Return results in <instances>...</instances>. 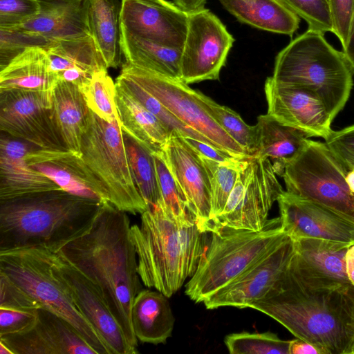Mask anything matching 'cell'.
<instances>
[{
  "label": "cell",
  "mask_w": 354,
  "mask_h": 354,
  "mask_svg": "<svg viewBox=\"0 0 354 354\" xmlns=\"http://www.w3.org/2000/svg\"><path fill=\"white\" fill-rule=\"evenodd\" d=\"M115 85V104L122 129L153 153L161 152L171 137L167 129L131 94Z\"/></svg>",
  "instance_id": "4dcf8cb0"
},
{
  "label": "cell",
  "mask_w": 354,
  "mask_h": 354,
  "mask_svg": "<svg viewBox=\"0 0 354 354\" xmlns=\"http://www.w3.org/2000/svg\"><path fill=\"white\" fill-rule=\"evenodd\" d=\"M325 143L348 171L354 167V124L333 131Z\"/></svg>",
  "instance_id": "bcb514c9"
},
{
  "label": "cell",
  "mask_w": 354,
  "mask_h": 354,
  "mask_svg": "<svg viewBox=\"0 0 354 354\" xmlns=\"http://www.w3.org/2000/svg\"><path fill=\"white\" fill-rule=\"evenodd\" d=\"M0 342L13 354H96L70 323L43 308L30 329L0 336Z\"/></svg>",
  "instance_id": "ffe728a7"
},
{
  "label": "cell",
  "mask_w": 354,
  "mask_h": 354,
  "mask_svg": "<svg viewBox=\"0 0 354 354\" xmlns=\"http://www.w3.org/2000/svg\"><path fill=\"white\" fill-rule=\"evenodd\" d=\"M342 51L354 72V10L347 42Z\"/></svg>",
  "instance_id": "816d5d0a"
},
{
  "label": "cell",
  "mask_w": 354,
  "mask_h": 354,
  "mask_svg": "<svg viewBox=\"0 0 354 354\" xmlns=\"http://www.w3.org/2000/svg\"><path fill=\"white\" fill-rule=\"evenodd\" d=\"M37 318L38 309L0 307V336L23 333L30 329Z\"/></svg>",
  "instance_id": "f6af8a7d"
},
{
  "label": "cell",
  "mask_w": 354,
  "mask_h": 354,
  "mask_svg": "<svg viewBox=\"0 0 354 354\" xmlns=\"http://www.w3.org/2000/svg\"><path fill=\"white\" fill-rule=\"evenodd\" d=\"M174 1L183 11L190 13L205 8L207 0H174Z\"/></svg>",
  "instance_id": "db71d44e"
},
{
  "label": "cell",
  "mask_w": 354,
  "mask_h": 354,
  "mask_svg": "<svg viewBox=\"0 0 354 354\" xmlns=\"http://www.w3.org/2000/svg\"><path fill=\"white\" fill-rule=\"evenodd\" d=\"M348 170L325 142L309 140L285 167L286 191L330 208L354 221V195L346 181Z\"/></svg>",
  "instance_id": "9c48e42d"
},
{
  "label": "cell",
  "mask_w": 354,
  "mask_h": 354,
  "mask_svg": "<svg viewBox=\"0 0 354 354\" xmlns=\"http://www.w3.org/2000/svg\"><path fill=\"white\" fill-rule=\"evenodd\" d=\"M199 156L209 177L211 216L214 226L216 220L223 212L235 185L243 158L223 162L201 155Z\"/></svg>",
  "instance_id": "d590c367"
},
{
  "label": "cell",
  "mask_w": 354,
  "mask_h": 354,
  "mask_svg": "<svg viewBox=\"0 0 354 354\" xmlns=\"http://www.w3.org/2000/svg\"><path fill=\"white\" fill-rule=\"evenodd\" d=\"M153 155L161 196L160 204L175 220L176 224L185 223L194 217L188 210L183 192L172 176L161 154L153 153Z\"/></svg>",
  "instance_id": "74e56055"
},
{
  "label": "cell",
  "mask_w": 354,
  "mask_h": 354,
  "mask_svg": "<svg viewBox=\"0 0 354 354\" xmlns=\"http://www.w3.org/2000/svg\"><path fill=\"white\" fill-rule=\"evenodd\" d=\"M39 0H0V28L12 29L36 17Z\"/></svg>",
  "instance_id": "ee69618b"
},
{
  "label": "cell",
  "mask_w": 354,
  "mask_h": 354,
  "mask_svg": "<svg viewBox=\"0 0 354 354\" xmlns=\"http://www.w3.org/2000/svg\"><path fill=\"white\" fill-rule=\"evenodd\" d=\"M347 274L350 283L348 294L354 301V245L349 248L346 255Z\"/></svg>",
  "instance_id": "f5cc1de1"
},
{
  "label": "cell",
  "mask_w": 354,
  "mask_h": 354,
  "mask_svg": "<svg viewBox=\"0 0 354 354\" xmlns=\"http://www.w3.org/2000/svg\"><path fill=\"white\" fill-rule=\"evenodd\" d=\"M183 138L198 154L213 159L216 161L225 162L237 158H242L236 156L228 151L216 148L200 140L190 138Z\"/></svg>",
  "instance_id": "681fc988"
},
{
  "label": "cell",
  "mask_w": 354,
  "mask_h": 354,
  "mask_svg": "<svg viewBox=\"0 0 354 354\" xmlns=\"http://www.w3.org/2000/svg\"><path fill=\"white\" fill-rule=\"evenodd\" d=\"M209 234L198 266L185 286V294L196 303L235 279L287 236L280 216L268 220L259 231L216 226Z\"/></svg>",
  "instance_id": "5b68a950"
},
{
  "label": "cell",
  "mask_w": 354,
  "mask_h": 354,
  "mask_svg": "<svg viewBox=\"0 0 354 354\" xmlns=\"http://www.w3.org/2000/svg\"><path fill=\"white\" fill-rule=\"evenodd\" d=\"M126 212L103 201L91 227L57 253L99 290L131 347L138 353L131 308L142 290Z\"/></svg>",
  "instance_id": "6da1fadb"
},
{
  "label": "cell",
  "mask_w": 354,
  "mask_h": 354,
  "mask_svg": "<svg viewBox=\"0 0 354 354\" xmlns=\"http://www.w3.org/2000/svg\"><path fill=\"white\" fill-rule=\"evenodd\" d=\"M58 83L44 47L32 46L0 70V92L23 90L53 96Z\"/></svg>",
  "instance_id": "484cf974"
},
{
  "label": "cell",
  "mask_w": 354,
  "mask_h": 354,
  "mask_svg": "<svg viewBox=\"0 0 354 354\" xmlns=\"http://www.w3.org/2000/svg\"><path fill=\"white\" fill-rule=\"evenodd\" d=\"M122 29L153 44L183 48L188 13L166 0H122L120 9Z\"/></svg>",
  "instance_id": "2e32d148"
},
{
  "label": "cell",
  "mask_w": 354,
  "mask_h": 354,
  "mask_svg": "<svg viewBox=\"0 0 354 354\" xmlns=\"http://www.w3.org/2000/svg\"><path fill=\"white\" fill-rule=\"evenodd\" d=\"M88 108L108 122L119 119L115 104L116 85L107 69L95 73L82 91Z\"/></svg>",
  "instance_id": "f35d334b"
},
{
  "label": "cell",
  "mask_w": 354,
  "mask_h": 354,
  "mask_svg": "<svg viewBox=\"0 0 354 354\" xmlns=\"http://www.w3.org/2000/svg\"><path fill=\"white\" fill-rule=\"evenodd\" d=\"M224 342L231 354H289L290 341L271 332L232 333Z\"/></svg>",
  "instance_id": "ab89813d"
},
{
  "label": "cell",
  "mask_w": 354,
  "mask_h": 354,
  "mask_svg": "<svg viewBox=\"0 0 354 354\" xmlns=\"http://www.w3.org/2000/svg\"><path fill=\"white\" fill-rule=\"evenodd\" d=\"M50 42L45 38L18 29L0 28V69L32 46L45 48Z\"/></svg>",
  "instance_id": "7bdbcfd3"
},
{
  "label": "cell",
  "mask_w": 354,
  "mask_h": 354,
  "mask_svg": "<svg viewBox=\"0 0 354 354\" xmlns=\"http://www.w3.org/2000/svg\"><path fill=\"white\" fill-rule=\"evenodd\" d=\"M90 35L102 55L107 68L121 62L120 10L113 0H86Z\"/></svg>",
  "instance_id": "1f68e13d"
},
{
  "label": "cell",
  "mask_w": 354,
  "mask_h": 354,
  "mask_svg": "<svg viewBox=\"0 0 354 354\" xmlns=\"http://www.w3.org/2000/svg\"><path fill=\"white\" fill-rule=\"evenodd\" d=\"M0 130L40 149L68 150L55 122L53 96L47 93L0 92Z\"/></svg>",
  "instance_id": "4fadbf2b"
},
{
  "label": "cell",
  "mask_w": 354,
  "mask_h": 354,
  "mask_svg": "<svg viewBox=\"0 0 354 354\" xmlns=\"http://www.w3.org/2000/svg\"><path fill=\"white\" fill-rule=\"evenodd\" d=\"M333 22V34L339 40L342 49L346 46L353 13L354 0H328Z\"/></svg>",
  "instance_id": "7dc6e473"
},
{
  "label": "cell",
  "mask_w": 354,
  "mask_h": 354,
  "mask_svg": "<svg viewBox=\"0 0 354 354\" xmlns=\"http://www.w3.org/2000/svg\"><path fill=\"white\" fill-rule=\"evenodd\" d=\"M289 354H320L319 350L310 343L296 338L290 341Z\"/></svg>",
  "instance_id": "f907efd6"
},
{
  "label": "cell",
  "mask_w": 354,
  "mask_h": 354,
  "mask_svg": "<svg viewBox=\"0 0 354 354\" xmlns=\"http://www.w3.org/2000/svg\"><path fill=\"white\" fill-rule=\"evenodd\" d=\"M267 113L279 122L324 140L333 130L331 118L322 101L310 91L275 82L271 77L264 86Z\"/></svg>",
  "instance_id": "d6986e66"
},
{
  "label": "cell",
  "mask_w": 354,
  "mask_h": 354,
  "mask_svg": "<svg viewBox=\"0 0 354 354\" xmlns=\"http://www.w3.org/2000/svg\"><path fill=\"white\" fill-rule=\"evenodd\" d=\"M129 234L140 280L169 298L185 281L175 220L158 203L141 214L140 224L131 225Z\"/></svg>",
  "instance_id": "ba28073f"
},
{
  "label": "cell",
  "mask_w": 354,
  "mask_h": 354,
  "mask_svg": "<svg viewBox=\"0 0 354 354\" xmlns=\"http://www.w3.org/2000/svg\"><path fill=\"white\" fill-rule=\"evenodd\" d=\"M79 158L102 201L133 214L147 209L132 176L119 119L108 122L89 109Z\"/></svg>",
  "instance_id": "52a82bcc"
},
{
  "label": "cell",
  "mask_w": 354,
  "mask_h": 354,
  "mask_svg": "<svg viewBox=\"0 0 354 354\" xmlns=\"http://www.w3.org/2000/svg\"><path fill=\"white\" fill-rule=\"evenodd\" d=\"M115 83L156 115L167 129L171 137L190 138L218 148L209 140L180 121L155 97L133 80L120 74Z\"/></svg>",
  "instance_id": "e575fe53"
},
{
  "label": "cell",
  "mask_w": 354,
  "mask_h": 354,
  "mask_svg": "<svg viewBox=\"0 0 354 354\" xmlns=\"http://www.w3.org/2000/svg\"><path fill=\"white\" fill-rule=\"evenodd\" d=\"M37 147L1 132L0 139V201L27 194L62 189L32 168L26 154Z\"/></svg>",
  "instance_id": "7402d4cb"
},
{
  "label": "cell",
  "mask_w": 354,
  "mask_h": 354,
  "mask_svg": "<svg viewBox=\"0 0 354 354\" xmlns=\"http://www.w3.org/2000/svg\"><path fill=\"white\" fill-rule=\"evenodd\" d=\"M346 181L349 189L354 195V167L347 171Z\"/></svg>",
  "instance_id": "11a10c76"
},
{
  "label": "cell",
  "mask_w": 354,
  "mask_h": 354,
  "mask_svg": "<svg viewBox=\"0 0 354 354\" xmlns=\"http://www.w3.org/2000/svg\"><path fill=\"white\" fill-rule=\"evenodd\" d=\"M54 253L41 246L0 251V274L39 308L70 323L96 354H109L107 347L79 311L65 283L55 272Z\"/></svg>",
  "instance_id": "8992f818"
},
{
  "label": "cell",
  "mask_w": 354,
  "mask_h": 354,
  "mask_svg": "<svg viewBox=\"0 0 354 354\" xmlns=\"http://www.w3.org/2000/svg\"><path fill=\"white\" fill-rule=\"evenodd\" d=\"M122 131L132 176L147 209L151 208L161 202L153 153L127 132Z\"/></svg>",
  "instance_id": "836d02e7"
},
{
  "label": "cell",
  "mask_w": 354,
  "mask_h": 354,
  "mask_svg": "<svg viewBox=\"0 0 354 354\" xmlns=\"http://www.w3.org/2000/svg\"><path fill=\"white\" fill-rule=\"evenodd\" d=\"M239 21L252 27L292 37L300 18L280 0H218Z\"/></svg>",
  "instance_id": "f546056e"
},
{
  "label": "cell",
  "mask_w": 354,
  "mask_h": 354,
  "mask_svg": "<svg viewBox=\"0 0 354 354\" xmlns=\"http://www.w3.org/2000/svg\"><path fill=\"white\" fill-rule=\"evenodd\" d=\"M299 18L308 29L322 33L333 32V22L328 0H280Z\"/></svg>",
  "instance_id": "b9f144b4"
},
{
  "label": "cell",
  "mask_w": 354,
  "mask_h": 354,
  "mask_svg": "<svg viewBox=\"0 0 354 354\" xmlns=\"http://www.w3.org/2000/svg\"><path fill=\"white\" fill-rule=\"evenodd\" d=\"M160 153L183 192L188 210L198 229L210 232L214 227L211 216L210 185L199 155L179 137H170Z\"/></svg>",
  "instance_id": "ac0fdd59"
},
{
  "label": "cell",
  "mask_w": 354,
  "mask_h": 354,
  "mask_svg": "<svg viewBox=\"0 0 354 354\" xmlns=\"http://www.w3.org/2000/svg\"><path fill=\"white\" fill-rule=\"evenodd\" d=\"M258 144L255 156L271 162L277 175L306 146L310 139L304 132L286 125L270 115H261L255 124Z\"/></svg>",
  "instance_id": "4316f807"
},
{
  "label": "cell",
  "mask_w": 354,
  "mask_h": 354,
  "mask_svg": "<svg viewBox=\"0 0 354 354\" xmlns=\"http://www.w3.org/2000/svg\"><path fill=\"white\" fill-rule=\"evenodd\" d=\"M284 191L270 160L255 156L243 158L235 185L214 227L262 230L273 203Z\"/></svg>",
  "instance_id": "8fae6325"
},
{
  "label": "cell",
  "mask_w": 354,
  "mask_h": 354,
  "mask_svg": "<svg viewBox=\"0 0 354 354\" xmlns=\"http://www.w3.org/2000/svg\"><path fill=\"white\" fill-rule=\"evenodd\" d=\"M294 242L295 252L289 268L297 277L315 287L342 288L348 292L346 255L351 247L310 238Z\"/></svg>",
  "instance_id": "44dd1931"
},
{
  "label": "cell",
  "mask_w": 354,
  "mask_h": 354,
  "mask_svg": "<svg viewBox=\"0 0 354 354\" xmlns=\"http://www.w3.org/2000/svg\"><path fill=\"white\" fill-rule=\"evenodd\" d=\"M53 110L62 142L68 150L79 156L89 111L83 93L73 84L58 82L53 94Z\"/></svg>",
  "instance_id": "f1b7e54d"
},
{
  "label": "cell",
  "mask_w": 354,
  "mask_h": 354,
  "mask_svg": "<svg viewBox=\"0 0 354 354\" xmlns=\"http://www.w3.org/2000/svg\"><path fill=\"white\" fill-rule=\"evenodd\" d=\"M54 268L75 305L102 339L109 354L137 353L129 344L96 286L57 252L54 253Z\"/></svg>",
  "instance_id": "e0dca14e"
},
{
  "label": "cell",
  "mask_w": 354,
  "mask_h": 354,
  "mask_svg": "<svg viewBox=\"0 0 354 354\" xmlns=\"http://www.w3.org/2000/svg\"><path fill=\"white\" fill-rule=\"evenodd\" d=\"M176 225L183 275L186 280L193 276L198 266L207 243L208 232L201 231L194 218Z\"/></svg>",
  "instance_id": "60d3db41"
},
{
  "label": "cell",
  "mask_w": 354,
  "mask_h": 354,
  "mask_svg": "<svg viewBox=\"0 0 354 354\" xmlns=\"http://www.w3.org/2000/svg\"><path fill=\"white\" fill-rule=\"evenodd\" d=\"M249 308L273 318L320 354H351L354 301L344 288L308 284L288 266L271 290Z\"/></svg>",
  "instance_id": "7a4b0ae2"
},
{
  "label": "cell",
  "mask_w": 354,
  "mask_h": 354,
  "mask_svg": "<svg viewBox=\"0 0 354 354\" xmlns=\"http://www.w3.org/2000/svg\"><path fill=\"white\" fill-rule=\"evenodd\" d=\"M120 73L138 83L180 121L218 148L242 158L248 156L213 118L207 109V96L202 93L180 80L166 77L128 63L123 64Z\"/></svg>",
  "instance_id": "30bf717a"
},
{
  "label": "cell",
  "mask_w": 354,
  "mask_h": 354,
  "mask_svg": "<svg viewBox=\"0 0 354 354\" xmlns=\"http://www.w3.org/2000/svg\"><path fill=\"white\" fill-rule=\"evenodd\" d=\"M295 252V242L287 235L235 279L207 297L203 302L205 308H249L271 290L288 268Z\"/></svg>",
  "instance_id": "5bb4252c"
},
{
  "label": "cell",
  "mask_w": 354,
  "mask_h": 354,
  "mask_svg": "<svg viewBox=\"0 0 354 354\" xmlns=\"http://www.w3.org/2000/svg\"><path fill=\"white\" fill-rule=\"evenodd\" d=\"M102 202L63 189L0 201V251L41 246L57 252L91 227Z\"/></svg>",
  "instance_id": "3957f363"
},
{
  "label": "cell",
  "mask_w": 354,
  "mask_h": 354,
  "mask_svg": "<svg viewBox=\"0 0 354 354\" xmlns=\"http://www.w3.org/2000/svg\"><path fill=\"white\" fill-rule=\"evenodd\" d=\"M39 14L15 29L41 36L50 42L91 35L86 0H39Z\"/></svg>",
  "instance_id": "cb8c5ba5"
},
{
  "label": "cell",
  "mask_w": 354,
  "mask_h": 354,
  "mask_svg": "<svg viewBox=\"0 0 354 354\" xmlns=\"http://www.w3.org/2000/svg\"><path fill=\"white\" fill-rule=\"evenodd\" d=\"M28 164L70 194L102 201L99 191L80 161L69 150L36 147L26 156Z\"/></svg>",
  "instance_id": "d4e9b609"
},
{
  "label": "cell",
  "mask_w": 354,
  "mask_h": 354,
  "mask_svg": "<svg viewBox=\"0 0 354 354\" xmlns=\"http://www.w3.org/2000/svg\"><path fill=\"white\" fill-rule=\"evenodd\" d=\"M351 354H354V342H353V344Z\"/></svg>",
  "instance_id": "6f0895ef"
},
{
  "label": "cell",
  "mask_w": 354,
  "mask_h": 354,
  "mask_svg": "<svg viewBox=\"0 0 354 354\" xmlns=\"http://www.w3.org/2000/svg\"><path fill=\"white\" fill-rule=\"evenodd\" d=\"M234 41L225 26L209 10L188 13L180 80L187 84L217 80Z\"/></svg>",
  "instance_id": "7c38bea8"
},
{
  "label": "cell",
  "mask_w": 354,
  "mask_h": 354,
  "mask_svg": "<svg viewBox=\"0 0 354 354\" xmlns=\"http://www.w3.org/2000/svg\"><path fill=\"white\" fill-rule=\"evenodd\" d=\"M207 109L219 125L242 147L248 156H254L257 150L256 125L247 124L230 108L217 104L207 96Z\"/></svg>",
  "instance_id": "8d00e7d4"
},
{
  "label": "cell",
  "mask_w": 354,
  "mask_h": 354,
  "mask_svg": "<svg viewBox=\"0 0 354 354\" xmlns=\"http://www.w3.org/2000/svg\"><path fill=\"white\" fill-rule=\"evenodd\" d=\"M0 354H13L12 352L2 342H0Z\"/></svg>",
  "instance_id": "9f6ffc18"
},
{
  "label": "cell",
  "mask_w": 354,
  "mask_h": 354,
  "mask_svg": "<svg viewBox=\"0 0 354 354\" xmlns=\"http://www.w3.org/2000/svg\"><path fill=\"white\" fill-rule=\"evenodd\" d=\"M44 48L58 82L73 84L81 91L95 73L108 68L91 35L53 41Z\"/></svg>",
  "instance_id": "603a6c76"
},
{
  "label": "cell",
  "mask_w": 354,
  "mask_h": 354,
  "mask_svg": "<svg viewBox=\"0 0 354 354\" xmlns=\"http://www.w3.org/2000/svg\"><path fill=\"white\" fill-rule=\"evenodd\" d=\"M353 75L343 51L330 45L324 33L308 28L277 54L271 78L310 91L334 120L349 99Z\"/></svg>",
  "instance_id": "277c9868"
},
{
  "label": "cell",
  "mask_w": 354,
  "mask_h": 354,
  "mask_svg": "<svg viewBox=\"0 0 354 354\" xmlns=\"http://www.w3.org/2000/svg\"><path fill=\"white\" fill-rule=\"evenodd\" d=\"M277 202L283 230L293 241L310 238L354 245V221L345 216L286 191Z\"/></svg>",
  "instance_id": "9a60e30c"
},
{
  "label": "cell",
  "mask_w": 354,
  "mask_h": 354,
  "mask_svg": "<svg viewBox=\"0 0 354 354\" xmlns=\"http://www.w3.org/2000/svg\"><path fill=\"white\" fill-rule=\"evenodd\" d=\"M0 307L17 309L40 308L34 301L1 274H0Z\"/></svg>",
  "instance_id": "c3c4849f"
},
{
  "label": "cell",
  "mask_w": 354,
  "mask_h": 354,
  "mask_svg": "<svg viewBox=\"0 0 354 354\" xmlns=\"http://www.w3.org/2000/svg\"><path fill=\"white\" fill-rule=\"evenodd\" d=\"M121 45L126 63L166 77L180 80L183 48L153 44L122 28Z\"/></svg>",
  "instance_id": "d6a6232c"
},
{
  "label": "cell",
  "mask_w": 354,
  "mask_h": 354,
  "mask_svg": "<svg viewBox=\"0 0 354 354\" xmlns=\"http://www.w3.org/2000/svg\"><path fill=\"white\" fill-rule=\"evenodd\" d=\"M168 297L161 292L142 289L131 308V321L138 340L153 344H165L175 323Z\"/></svg>",
  "instance_id": "83f0119b"
}]
</instances>
